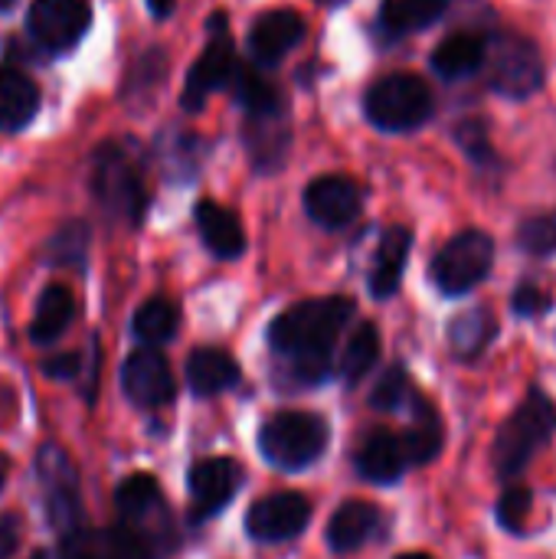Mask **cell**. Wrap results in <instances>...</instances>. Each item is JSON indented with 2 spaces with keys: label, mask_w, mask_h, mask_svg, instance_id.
Wrapping results in <instances>:
<instances>
[{
  "label": "cell",
  "mask_w": 556,
  "mask_h": 559,
  "mask_svg": "<svg viewBox=\"0 0 556 559\" xmlns=\"http://www.w3.org/2000/svg\"><path fill=\"white\" fill-rule=\"evenodd\" d=\"M79 367H82V357L79 354H56L43 364V373L49 380H75L79 377Z\"/></svg>",
  "instance_id": "cell-39"
},
{
  "label": "cell",
  "mask_w": 556,
  "mask_h": 559,
  "mask_svg": "<svg viewBox=\"0 0 556 559\" xmlns=\"http://www.w3.org/2000/svg\"><path fill=\"white\" fill-rule=\"evenodd\" d=\"M518 242L531 255H554L556 252V213H541L521 223Z\"/></svg>",
  "instance_id": "cell-35"
},
{
  "label": "cell",
  "mask_w": 556,
  "mask_h": 559,
  "mask_svg": "<svg viewBox=\"0 0 556 559\" xmlns=\"http://www.w3.org/2000/svg\"><path fill=\"white\" fill-rule=\"evenodd\" d=\"M556 436V409L554 403L541 393L531 390V396L521 403V409L501 426L498 442H495V468L501 478L521 475L531 459L551 445Z\"/></svg>",
  "instance_id": "cell-2"
},
{
  "label": "cell",
  "mask_w": 556,
  "mask_h": 559,
  "mask_svg": "<svg viewBox=\"0 0 556 559\" xmlns=\"http://www.w3.org/2000/svg\"><path fill=\"white\" fill-rule=\"evenodd\" d=\"M33 559H46V554H36V557H33Z\"/></svg>",
  "instance_id": "cell-46"
},
{
  "label": "cell",
  "mask_w": 556,
  "mask_h": 559,
  "mask_svg": "<svg viewBox=\"0 0 556 559\" xmlns=\"http://www.w3.org/2000/svg\"><path fill=\"white\" fill-rule=\"evenodd\" d=\"M59 559H154V550L125 524L108 531H72L62 537Z\"/></svg>",
  "instance_id": "cell-15"
},
{
  "label": "cell",
  "mask_w": 556,
  "mask_h": 559,
  "mask_svg": "<svg viewBox=\"0 0 556 559\" xmlns=\"http://www.w3.org/2000/svg\"><path fill=\"white\" fill-rule=\"evenodd\" d=\"M75 318V298L66 285H49L39 301H36V311H33V324H29V341L46 347V344H56L69 324Z\"/></svg>",
  "instance_id": "cell-24"
},
{
  "label": "cell",
  "mask_w": 556,
  "mask_h": 559,
  "mask_svg": "<svg viewBox=\"0 0 556 559\" xmlns=\"http://www.w3.org/2000/svg\"><path fill=\"white\" fill-rule=\"evenodd\" d=\"M92 193L98 206L121 223H138L144 216L147 190H144L141 170L134 157L118 144L98 147L95 164H92Z\"/></svg>",
  "instance_id": "cell-5"
},
{
  "label": "cell",
  "mask_w": 556,
  "mask_h": 559,
  "mask_svg": "<svg viewBox=\"0 0 556 559\" xmlns=\"http://www.w3.org/2000/svg\"><path fill=\"white\" fill-rule=\"evenodd\" d=\"M233 95L236 102L246 108L249 118H272V115H285V102L282 92L272 79L259 75L249 66H236L233 72Z\"/></svg>",
  "instance_id": "cell-26"
},
{
  "label": "cell",
  "mask_w": 556,
  "mask_h": 559,
  "mask_svg": "<svg viewBox=\"0 0 556 559\" xmlns=\"http://www.w3.org/2000/svg\"><path fill=\"white\" fill-rule=\"evenodd\" d=\"M357 472L364 481H374V485H393L403 478V472L410 468V455H406V445L400 436L387 432V429H377L370 432L360 449H357V459H354Z\"/></svg>",
  "instance_id": "cell-18"
},
{
  "label": "cell",
  "mask_w": 556,
  "mask_h": 559,
  "mask_svg": "<svg viewBox=\"0 0 556 559\" xmlns=\"http://www.w3.org/2000/svg\"><path fill=\"white\" fill-rule=\"evenodd\" d=\"M92 7L85 0H33L26 13L29 36L49 52H69L88 29Z\"/></svg>",
  "instance_id": "cell-10"
},
{
  "label": "cell",
  "mask_w": 556,
  "mask_h": 559,
  "mask_svg": "<svg viewBox=\"0 0 556 559\" xmlns=\"http://www.w3.org/2000/svg\"><path fill=\"white\" fill-rule=\"evenodd\" d=\"M36 478L46 504V521L49 527L66 537L79 531L82 524V498H79V475L69 455L56 445H43L36 459Z\"/></svg>",
  "instance_id": "cell-8"
},
{
  "label": "cell",
  "mask_w": 556,
  "mask_h": 559,
  "mask_svg": "<svg viewBox=\"0 0 556 559\" xmlns=\"http://www.w3.org/2000/svg\"><path fill=\"white\" fill-rule=\"evenodd\" d=\"M190 518L200 524L220 514L239 491L242 472L233 459H206L190 468Z\"/></svg>",
  "instance_id": "cell-13"
},
{
  "label": "cell",
  "mask_w": 556,
  "mask_h": 559,
  "mask_svg": "<svg viewBox=\"0 0 556 559\" xmlns=\"http://www.w3.org/2000/svg\"><path fill=\"white\" fill-rule=\"evenodd\" d=\"M531 508H534V495L531 488H508L505 498L498 501V524L511 534H521L528 527V518H531Z\"/></svg>",
  "instance_id": "cell-36"
},
{
  "label": "cell",
  "mask_w": 556,
  "mask_h": 559,
  "mask_svg": "<svg viewBox=\"0 0 556 559\" xmlns=\"http://www.w3.org/2000/svg\"><path fill=\"white\" fill-rule=\"evenodd\" d=\"M121 390L134 406H144V409L167 406L177 390L167 357L154 347L134 350L121 367Z\"/></svg>",
  "instance_id": "cell-12"
},
{
  "label": "cell",
  "mask_w": 556,
  "mask_h": 559,
  "mask_svg": "<svg viewBox=\"0 0 556 559\" xmlns=\"http://www.w3.org/2000/svg\"><path fill=\"white\" fill-rule=\"evenodd\" d=\"M311 521V504L298 491H279L256 501L246 514V531L259 544H282L298 537Z\"/></svg>",
  "instance_id": "cell-11"
},
{
  "label": "cell",
  "mask_w": 556,
  "mask_h": 559,
  "mask_svg": "<svg viewBox=\"0 0 556 559\" xmlns=\"http://www.w3.org/2000/svg\"><path fill=\"white\" fill-rule=\"evenodd\" d=\"M433 108V88L426 85V79L413 72L383 75L380 82L370 85L364 98V111L380 131H413L423 121H429Z\"/></svg>",
  "instance_id": "cell-4"
},
{
  "label": "cell",
  "mask_w": 556,
  "mask_h": 559,
  "mask_svg": "<svg viewBox=\"0 0 556 559\" xmlns=\"http://www.w3.org/2000/svg\"><path fill=\"white\" fill-rule=\"evenodd\" d=\"M488 82L505 98H528L544 85L541 49L521 33H498L485 43Z\"/></svg>",
  "instance_id": "cell-6"
},
{
  "label": "cell",
  "mask_w": 556,
  "mask_h": 559,
  "mask_svg": "<svg viewBox=\"0 0 556 559\" xmlns=\"http://www.w3.org/2000/svg\"><path fill=\"white\" fill-rule=\"evenodd\" d=\"M301 36H305V20L295 10H269L256 20L249 33V49L256 62L275 66L301 43Z\"/></svg>",
  "instance_id": "cell-17"
},
{
  "label": "cell",
  "mask_w": 556,
  "mask_h": 559,
  "mask_svg": "<svg viewBox=\"0 0 556 559\" xmlns=\"http://www.w3.org/2000/svg\"><path fill=\"white\" fill-rule=\"evenodd\" d=\"M360 206H364L360 187L351 177H341V174L318 177L305 190V210L324 229H344V226H351L360 216Z\"/></svg>",
  "instance_id": "cell-14"
},
{
  "label": "cell",
  "mask_w": 556,
  "mask_h": 559,
  "mask_svg": "<svg viewBox=\"0 0 556 559\" xmlns=\"http://www.w3.org/2000/svg\"><path fill=\"white\" fill-rule=\"evenodd\" d=\"M85 249H88V229L82 223H66L46 246V259L56 265L82 269L85 265Z\"/></svg>",
  "instance_id": "cell-33"
},
{
  "label": "cell",
  "mask_w": 556,
  "mask_h": 559,
  "mask_svg": "<svg viewBox=\"0 0 556 559\" xmlns=\"http://www.w3.org/2000/svg\"><path fill=\"white\" fill-rule=\"evenodd\" d=\"M328 449V423L315 413H275L259 429V452L282 472L308 468Z\"/></svg>",
  "instance_id": "cell-3"
},
{
  "label": "cell",
  "mask_w": 556,
  "mask_h": 559,
  "mask_svg": "<svg viewBox=\"0 0 556 559\" xmlns=\"http://www.w3.org/2000/svg\"><path fill=\"white\" fill-rule=\"evenodd\" d=\"M511 308L521 314V318H537L551 308V295L541 292L537 285H521L511 298Z\"/></svg>",
  "instance_id": "cell-38"
},
{
  "label": "cell",
  "mask_w": 556,
  "mask_h": 559,
  "mask_svg": "<svg viewBox=\"0 0 556 559\" xmlns=\"http://www.w3.org/2000/svg\"><path fill=\"white\" fill-rule=\"evenodd\" d=\"M449 0H383L380 7V26L390 36H406L416 29H426L446 13Z\"/></svg>",
  "instance_id": "cell-30"
},
{
  "label": "cell",
  "mask_w": 556,
  "mask_h": 559,
  "mask_svg": "<svg viewBox=\"0 0 556 559\" xmlns=\"http://www.w3.org/2000/svg\"><path fill=\"white\" fill-rule=\"evenodd\" d=\"M397 559H433V557H426V554H403V557H397Z\"/></svg>",
  "instance_id": "cell-43"
},
{
  "label": "cell",
  "mask_w": 556,
  "mask_h": 559,
  "mask_svg": "<svg viewBox=\"0 0 556 559\" xmlns=\"http://www.w3.org/2000/svg\"><path fill=\"white\" fill-rule=\"evenodd\" d=\"M20 547V518L0 514V559H10Z\"/></svg>",
  "instance_id": "cell-40"
},
{
  "label": "cell",
  "mask_w": 556,
  "mask_h": 559,
  "mask_svg": "<svg viewBox=\"0 0 556 559\" xmlns=\"http://www.w3.org/2000/svg\"><path fill=\"white\" fill-rule=\"evenodd\" d=\"M115 504H118L121 524L134 531L154 550V557L161 550V540H174V524H170L164 495L151 475L125 478L115 491Z\"/></svg>",
  "instance_id": "cell-9"
},
{
  "label": "cell",
  "mask_w": 556,
  "mask_h": 559,
  "mask_svg": "<svg viewBox=\"0 0 556 559\" xmlns=\"http://www.w3.org/2000/svg\"><path fill=\"white\" fill-rule=\"evenodd\" d=\"M456 138H459V144L475 157V160H492L495 154H492V138H488V128H485V121H462L459 124V131H456Z\"/></svg>",
  "instance_id": "cell-37"
},
{
  "label": "cell",
  "mask_w": 556,
  "mask_h": 559,
  "mask_svg": "<svg viewBox=\"0 0 556 559\" xmlns=\"http://www.w3.org/2000/svg\"><path fill=\"white\" fill-rule=\"evenodd\" d=\"M16 0H0V10H7V7H13Z\"/></svg>",
  "instance_id": "cell-44"
},
{
  "label": "cell",
  "mask_w": 556,
  "mask_h": 559,
  "mask_svg": "<svg viewBox=\"0 0 556 559\" xmlns=\"http://www.w3.org/2000/svg\"><path fill=\"white\" fill-rule=\"evenodd\" d=\"M242 380V370L239 364L226 354V350H216V347H200L190 354L187 360V383L197 396H216V393H226L233 390L236 383Z\"/></svg>",
  "instance_id": "cell-22"
},
{
  "label": "cell",
  "mask_w": 556,
  "mask_h": 559,
  "mask_svg": "<svg viewBox=\"0 0 556 559\" xmlns=\"http://www.w3.org/2000/svg\"><path fill=\"white\" fill-rule=\"evenodd\" d=\"M321 3H341V0H321Z\"/></svg>",
  "instance_id": "cell-45"
},
{
  "label": "cell",
  "mask_w": 556,
  "mask_h": 559,
  "mask_svg": "<svg viewBox=\"0 0 556 559\" xmlns=\"http://www.w3.org/2000/svg\"><path fill=\"white\" fill-rule=\"evenodd\" d=\"M236 72V56H233V43L226 33L213 36L210 46L200 52V59L193 62L190 75H187V85H184V108L187 111H200L206 95L229 85Z\"/></svg>",
  "instance_id": "cell-16"
},
{
  "label": "cell",
  "mask_w": 556,
  "mask_h": 559,
  "mask_svg": "<svg viewBox=\"0 0 556 559\" xmlns=\"http://www.w3.org/2000/svg\"><path fill=\"white\" fill-rule=\"evenodd\" d=\"M177 324H180V314H177L174 301H167V298H151V301H144V305L134 311L131 331H134V337H138L144 347H161V344H167V341L177 334Z\"/></svg>",
  "instance_id": "cell-31"
},
{
  "label": "cell",
  "mask_w": 556,
  "mask_h": 559,
  "mask_svg": "<svg viewBox=\"0 0 556 559\" xmlns=\"http://www.w3.org/2000/svg\"><path fill=\"white\" fill-rule=\"evenodd\" d=\"M403 445L410 465H426L442 452V419L423 396H413V426L403 436Z\"/></svg>",
  "instance_id": "cell-28"
},
{
  "label": "cell",
  "mask_w": 556,
  "mask_h": 559,
  "mask_svg": "<svg viewBox=\"0 0 556 559\" xmlns=\"http://www.w3.org/2000/svg\"><path fill=\"white\" fill-rule=\"evenodd\" d=\"M174 7H177V0H147V10H151L157 20L170 16V13H174Z\"/></svg>",
  "instance_id": "cell-41"
},
{
  "label": "cell",
  "mask_w": 556,
  "mask_h": 559,
  "mask_svg": "<svg viewBox=\"0 0 556 559\" xmlns=\"http://www.w3.org/2000/svg\"><path fill=\"white\" fill-rule=\"evenodd\" d=\"M246 144H249L252 164H256L259 170H275V167H282L285 151H288L285 115L249 118V121H246Z\"/></svg>",
  "instance_id": "cell-27"
},
{
  "label": "cell",
  "mask_w": 556,
  "mask_h": 559,
  "mask_svg": "<svg viewBox=\"0 0 556 559\" xmlns=\"http://www.w3.org/2000/svg\"><path fill=\"white\" fill-rule=\"evenodd\" d=\"M377 357H380V331H377V324L364 321V324L354 328V334L344 344V354H341L344 380L347 383H360L374 370Z\"/></svg>",
  "instance_id": "cell-32"
},
{
  "label": "cell",
  "mask_w": 556,
  "mask_h": 559,
  "mask_svg": "<svg viewBox=\"0 0 556 559\" xmlns=\"http://www.w3.org/2000/svg\"><path fill=\"white\" fill-rule=\"evenodd\" d=\"M495 265V239L482 229L452 236L433 259V282L442 295H465L478 288Z\"/></svg>",
  "instance_id": "cell-7"
},
{
  "label": "cell",
  "mask_w": 556,
  "mask_h": 559,
  "mask_svg": "<svg viewBox=\"0 0 556 559\" xmlns=\"http://www.w3.org/2000/svg\"><path fill=\"white\" fill-rule=\"evenodd\" d=\"M410 246H413V233L406 226H390L380 239L374 269H370V295L374 298H390L397 295L400 282H403V269L410 259Z\"/></svg>",
  "instance_id": "cell-21"
},
{
  "label": "cell",
  "mask_w": 556,
  "mask_h": 559,
  "mask_svg": "<svg viewBox=\"0 0 556 559\" xmlns=\"http://www.w3.org/2000/svg\"><path fill=\"white\" fill-rule=\"evenodd\" d=\"M498 334V321L488 308H472L465 314H459L449 328V344L456 350V357L462 360H475L482 350H488V344Z\"/></svg>",
  "instance_id": "cell-29"
},
{
  "label": "cell",
  "mask_w": 556,
  "mask_h": 559,
  "mask_svg": "<svg viewBox=\"0 0 556 559\" xmlns=\"http://www.w3.org/2000/svg\"><path fill=\"white\" fill-rule=\"evenodd\" d=\"M410 396H413V386H410L406 370L403 367H390L377 380V386L370 393V406L374 409H383V413H397V409H403L410 403Z\"/></svg>",
  "instance_id": "cell-34"
},
{
  "label": "cell",
  "mask_w": 556,
  "mask_h": 559,
  "mask_svg": "<svg viewBox=\"0 0 556 559\" xmlns=\"http://www.w3.org/2000/svg\"><path fill=\"white\" fill-rule=\"evenodd\" d=\"M482 66H485V39L478 33H452L433 52V69L449 82L469 79Z\"/></svg>",
  "instance_id": "cell-25"
},
{
  "label": "cell",
  "mask_w": 556,
  "mask_h": 559,
  "mask_svg": "<svg viewBox=\"0 0 556 559\" xmlns=\"http://www.w3.org/2000/svg\"><path fill=\"white\" fill-rule=\"evenodd\" d=\"M380 524V511L367 501H347L334 511L328 524V544L334 554H354L360 550Z\"/></svg>",
  "instance_id": "cell-23"
},
{
  "label": "cell",
  "mask_w": 556,
  "mask_h": 559,
  "mask_svg": "<svg viewBox=\"0 0 556 559\" xmlns=\"http://www.w3.org/2000/svg\"><path fill=\"white\" fill-rule=\"evenodd\" d=\"M193 216H197L203 246L216 259H239L246 252V233H242V223L236 219V213H229L226 206H220L213 200H200Z\"/></svg>",
  "instance_id": "cell-19"
},
{
  "label": "cell",
  "mask_w": 556,
  "mask_h": 559,
  "mask_svg": "<svg viewBox=\"0 0 556 559\" xmlns=\"http://www.w3.org/2000/svg\"><path fill=\"white\" fill-rule=\"evenodd\" d=\"M39 111V85L16 66H0V128L20 131Z\"/></svg>",
  "instance_id": "cell-20"
},
{
  "label": "cell",
  "mask_w": 556,
  "mask_h": 559,
  "mask_svg": "<svg viewBox=\"0 0 556 559\" xmlns=\"http://www.w3.org/2000/svg\"><path fill=\"white\" fill-rule=\"evenodd\" d=\"M354 311V301L344 295L298 301L269 324V347L298 383H321L331 370V350Z\"/></svg>",
  "instance_id": "cell-1"
},
{
  "label": "cell",
  "mask_w": 556,
  "mask_h": 559,
  "mask_svg": "<svg viewBox=\"0 0 556 559\" xmlns=\"http://www.w3.org/2000/svg\"><path fill=\"white\" fill-rule=\"evenodd\" d=\"M3 481H7V459L0 455V488H3Z\"/></svg>",
  "instance_id": "cell-42"
}]
</instances>
